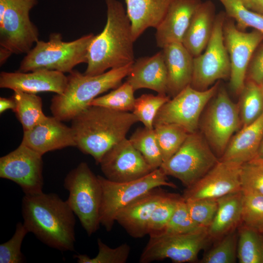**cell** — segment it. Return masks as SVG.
Instances as JSON below:
<instances>
[{"label":"cell","mask_w":263,"mask_h":263,"mask_svg":"<svg viewBox=\"0 0 263 263\" xmlns=\"http://www.w3.org/2000/svg\"><path fill=\"white\" fill-rule=\"evenodd\" d=\"M12 97L16 105L14 112L23 131L31 130L47 117L42 110V99L36 94L15 91Z\"/></svg>","instance_id":"83f0119b"},{"label":"cell","mask_w":263,"mask_h":263,"mask_svg":"<svg viewBox=\"0 0 263 263\" xmlns=\"http://www.w3.org/2000/svg\"><path fill=\"white\" fill-rule=\"evenodd\" d=\"M67 76L54 70H37L28 72H1L0 87L36 94L40 92H54L60 94L65 90Z\"/></svg>","instance_id":"d6986e66"},{"label":"cell","mask_w":263,"mask_h":263,"mask_svg":"<svg viewBox=\"0 0 263 263\" xmlns=\"http://www.w3.org/2000/svg\"><path fill=\"white\" fill-rule=\"evenodd\" d=\"M261 85V88H262V91H263V82L260 84Z\"/></svg>","instance_id":"f907efd6"},{"label":"cell","mask_w":263,"mask_h":263,"mask_svg":"<svg viewBox=\"0 0 263 263\" xmlns=\"http://www.w3.org/2000/svg\"><path fill=\"white\" fill-rule=\"evenodd\" d=\"M254 159L263 160V137L258 150L256 156Z\"/></svg>","instance_id":"c3c4849f"},{"label":"cell","mask_w":263,"mask_h":263,"mask_svg":"<svg viewBox=\"0 0 263 263\" xmlns=\"http://www.w3.org/2000/svg\"><path fill=\"white\" fill-rule=\"evenodd\" d=\"M42 155L20 144L0 158V177L18 184L25 195L43 192Z\"/></svg>","instance_id":"9a60e30c"},{"label":"cell","mask_w":263,"mask_h":263,"mask_svg":"<svg viewBox=\"0 0 263 263\" xmlns=\"http://www.w3.org/2000/svg\"><path fill=\"white\" fill-rule=\"evenodd\" d=\"M127 77L126 81L135 91L148 89L167 94V72L163 51L135 60Z\"/></svg>","instance_id":"7402d4cb"},{"label":"cell","mask_w":263,"mask_h":263,"mask_svg":"<svg viewBox=\"0 0 263 263\" xmlns=\"http://www.w3.org/2000/svg\"><path fill=\"white\" fill-rule=\"evenodd\" d=\"M199 127L210 147L220 158L241 125L238 105L230 98L226 90L219 88L211 99Z\"/></svg>","instance_id":"9c48e42d"},{"label":"cell","mask_w":263,"mask_h":263,"mask_svg":"<svg viewBox=\"0 0 263 263\" xmlns=\"http://www.w3.org/2000/svg\"><path fill=\"white\" fill-rule=\"evenodd\" d=\"M71 121L76 147L98 164L112 147L126 138L139 120L132 112L90 106Z\"/></svg>","instance_id":"3957f363"},{"label":"cell","mask_w":263,"mask_h":263,"mask_svg":"<svg viewBox=\"0 0 263 263\" xmlns=\"http://www.w3.org/2000/svg\"><path fill=\"white\" fill-rule=\"evenodd\" d=\"M240 95L238 106L243 127L251 123L263 113V93L260 84L247 80Z\"/></svg>","instance_id":"f1b7e54d"},{"label":"cell","mask_w":263,"mask_h":263,"mask_svg":"<svg viewBox=\"0 0 263 263\" xmlns=\"http://www.w3.org/2000/svg\"><path fill=\"white\" fill-rule=\"evenodd\" d=\"M160 188L139 197L117 213L115 221L132 237L141 238L148 235L151 215L167 194Z\"/></svg>","instance_id":"ffe728a7"},{"label":"cell","mask_w":263,"mask_h":263,"mask_svg":"<svg viewBox=\"0 0 263 263\" xmlns=\"http://www.w3.org/2000/svg\"><path fill=\"white\" fill-rule=\"evenodd\" d=\"M153 128L163 162L178 150L189 133L182 127L175 124H160Z\"/></svg>","instance_id":"1f68e13d"},{"label":"cell","mask_w":263,"mask_h":263,"mask_svg":"<svg viewBox=\"0 0 263 263\" xmlns=\"http://www.w3.org/2000/svg\"><path fill=\"white\" fill-rule=\"evenodd\" d=\"M170 99L167 94H142L135 98L132 113L144 127L153 129L154 120L159 110Z\"/></svg>","instance_id":"d590c367"},{"label":"cell","mask_w":263,"mask_h":263,"mask_svg":"<svg viewBox=\"0 0 263 263\" xmlns=\"http://www.w3.org/2000/svg\"><path fill=\"white\" fill-rule=\"evenodd\" d=\"M107 20L102 31L94 36L89 46L84 74L95 75L109 69L121 67L134 60L130 20L122 3L105 0Z\"/></svg>","instance_id":"7a4b0ae2"},{"label":"cell","mask_w":263,"mask_h":263,"mask_svg":"<svg viewBox=\"0 0 263 263\" xmlns=\"http://www.w3.org/2000/svg\"><path fill=\"white\" fill-rule=\"evenodd\" d=\"M244 5L249 8L250 0H238Z\"/></svg>","instance_id":"681fc988"},{"label":"cell","mask_w":263,"mask_h":263,"mask_svg":"<svg viewBox=\"0 0 263 263\" xmlns=\"http://www.w3.org/2000/svg\"><path fill=\"white\" fill-rule=\"evenodd\" d=\"M29 232L23 223L19 222L15 232L8 241L0 244V263H21L25 257L21 251L22 241Z\"/></svg>","instance_id":"b9f144b4"},{"label":"cell","mask_w":263,"mask_h":263,"mask_svg":"<svg viewBox=\"0 0 263 263\" xmlns=\"http://www.w3.org/2000/svg\"><path fill=\"white\" fill-rule=\"evenodd\" d=\"M242 191L241 222L263 234V195L249 190Z\"/></svg>","instance_id":"e575fe53"},{"label":"cell","mask_w":263,"mask_h":263,"mask_svg":"<svg viewBox=\"0 0 263 263\" xmlns=\"http://www.w3.org/2000/svg\"><path fill=\"white\" fill-rule=\"evenodd\" d=\"M12 54L8 50L0 47V64L3 65Z\"/></svg>","instance_id":"7dc6e473"},{"label":"cell","mask_w":263,"mask_h":263,"mask_svg":"<svg viewBox=\"0 0 263 263\" xmlns=\"http://www.w3.org/2000/svg\"><path fill=\"white\" fill-rule=\"evenodd\" d=\"M263 137V113L229 141L219 160L242 165L254 159Z\"/></svg>","instance_id":"cb8c5ba5"},{"label":"cell","mask_w":263,"mask_h":263,"mask_svg":"<svg viewBox=\"0 0 263 263\" xmlns=\"http://www.w3.org/2000/svg\"><path fill=\"white\" fill-rule=\"evenodd\" d=\"M135 40L149 28H156L173 0H124Z\"/></svg>","instance_id":"d4e9b609"},{"label":"cell","mask_w":263,"mask_h":263,"mask_svg":"<svg viewBox=\"0 0 263 263\" xmlns=\"http://www.w3.org/2000/svg\"><path fill=\"white\" fill-rule=\"evenodd\" d=\"M209 240L207 228L188 233L150 237L139 262L149 263L165 259L176 263L194 262Z\"/></svg>","instance_id":"7c38bea8"},{"label":"cell","mask_w":263,"mask_h":263,"mask_svg":"<svg viewBox=\"0 0 263 263\" xmlns=\"http://www.w3.org/2000/svg\"><path fill=\"white\" fill-rule=\"evenodd\" d=\"M263 235L243 225L238 233L237 258L240 263H263Z\"/></svg>","instance_id":"4dcf8cb0"},{"label":"cell","mask_w":263,"mask_h":263,"mask_svg":"<svg viewBox=\"0 0 263 263\" xmlns=\"http://www.w3.org/2000/svg\"><path fill=\"white\" fill-rule=\"evenodd\" d=\"M241 189L263 195V160L253 159L241 168Z\"/></svg>","instance_id":"7bdbcfd3"},{"label":"cell","mask_w":263,"mask_h":263,"mask_svg":"<svg viewBox=\"0 0 263 263\" xmlns=\"http://www.w3.org/2000/svg\"><path fill=\"white\" fill-rule=\"evenodd\" d=\"M99 164L105 177L115 182L136 180L153 170L126 138L112 147Z\"/></svg>","instance_id":"2e32d148"},{"label":"cell","mask_w":263,"mask_h":263,"mask_svg":"<svg viewBox=\"0 0 263 263\" xmlns=\"http://www.w3.org/2000/svg\"><path fill=\"white\" fill-rule=\"evenodd\" d=\"M225 17L223 11L216 16L212 34L206 49L194 57L190 85L196 90H206L220 80L230 76V62L223 34Z\"/></svg>","instance_id":"30bf717a"},{"label":"cell","mask_w":263,"mask_h":263,"mask_svg":"<svg viewBox=\"0 0 263 263\" xmlns=\"http://www.w3.org/2000/svg\"><path fill=\"white\" fill-rule=\"evenodd\" d=\"M238 234L235 230L221 239L214 247L207 251L201 261L202 263H233L237 257Z\"/></svg>","instance_id":"8d00e7d4"},{"label":"cell","mask_w":263,"mask_h":263,"mask_svg":"<svg viewBox=\"0 0 263 263\" xmlns=\"http://www.w3.org/2000/svg\"><path fill=\"white\" fill-rule=\"evenodd\" d=\"M98 252L91 258L85 254L74 256L79 263H125L129 258L131 248L127 243H124L115 248H111L102 240L97 239Z\"/></svg>","instance_id":"74e56055"},{"label":"cell","mask_w":263,"mask_h":263,"mask_svg":"<svg viewBox=\"0 0 263 263\" xmlns=\"http://www.w3.org/2000/svg\"><path fill=\"white\" fill-rule=\"evenodd\" d=\"M167 72V94L174 96L190 85L194 57L182 43H172L162 48Z\"/></svg>","instance_id":"603a6c76"},{"label":"cell","mask_w":263,"mask_h":263,"mask_svg":"<svg viewBox=\"0 0 263 263\" xmlns=\"http://www.w3.org/2000/svg\"><path fill=\"white\" fill-rule=\"evenodd\" d=\"M37 0H7V7L0 19V47L12 54H27L38 40L37 27L31 21L30 10Z\"/></svg>","instance_id":"4fadbf2b"},{"label":"cell","mask_w":263,"mask_h":263,"mask_svg":"<svg viewBox=\"0 0 263 263\" xmlns=\"http://www.w3.org/2000/svg\"><path fill=\"white\" fill-rule=\"evenodd\" d=\"M16 102L12 96L11 98L1 97L0 98V114L9 109L12 110L13 111H14L16 108Z\"/></svg>","instance_id":"f6af8a7d"},{"label":"cell","mask_w":263,"mask_h":263,"mask_svg":"<svg viewBox=\"0 0 263 263\" xmlns=\"http://www.w3.org/2000/svg\"><path fill=\"white\" fill-rule=\"evenodd\" d=\"M21 143L41 155L76 146L72 128L54 116H47L31 130L24 131Z\"/></svg>","instance_id":"ac0fdd59"},{"label":"cell","mask_w":263,"mask_h":263,"mask_svg":"<svg viewBox=\"0 0 263 263\" xmlns=\"http://www.w3.org/2000/svg\"><path fill=\"white\" fill-rule=\"evenodd\" d=\"M193 221L200 227L207 228L212 222L218 208L217 199L185 200Z\"/></svg>","instance_id":"60d3db41"},{"label":"cell","mask_w":263,"mask_h":263,"mask_svg":"<svg viewBox=\"0 0 263 263\" xmlns=\"http://www.w3.org/2000/svg\"><path fill=\"white\" fill-rule=\"evenodd\" d=\"M134 90L125 81L109 93L97 97L90 103V106L104 107L121 112H132L135 98Z\"/></svg>","instance_id":"836d02e7"},{"label":"cell","mask_w":263,"mask_h":263,"mask_svg":"<svg viewBox=\"0 0 263 263\" xmlns=\"http://www.w3.org/2000/svg\"></svg>","instance_id":"816d5d0a"},{"label":"cell","mask_w":263,"mask_h":263,"mask_svg":"<svg viewBox=\"0 0 263 263\" xmlns=\"http://www.w3.org/2000/svg\"><path fill=\"white\" fill-rule=\"evenodd\" d=\"M201 0H173L163 20L156 28L157 46L163 48L172 43H182Z\"/></svg>","instance_id":"44dd1931"},{"label":"cell","mask_w":263,"mask_h":263,"mask_svg":"<svg viewBox=\"0 0 263 263\" xmlns=\"http://www.w3.org/2000/svg\"></svg>","instance_id":"f5cc1de1"},{"label":"cell","mask_w":263,"mask_h":263,"mask_svg":"<svg viewBox=\"0 0 263 263\" xmlns=\"http://www.w3.org/2000/svg\"><path fill=\"white\" fill-rule=\"evenodd\" d=\"M97 176L102 188L100 223L107 231L112 230L117 213L139 197L156 188L177 187L168 180L160 168L140 178L125 182H113Z\"/></svg>","instance_id":"52a82bcc"},{"label":"cell","mask_w":263,"mask_h":263,"mask_svg":"<svg viewBox=\"0 0 263 263\" xmlns=\"http://www.w3.org/2000/svg\"><path fill=\"white\" fill-rule=\"evenodd\" d=\"M23 224L47 246L74 251L75 214L66 201L54 193L24 195L21 202Z\"/></svg>","instance_id":"6da1fadb"},{"label":"cell","mask_w":263,"mask_h":263,"mask_svg":"<svg viewBox=\"0 0 263 263\" xmlns=\"http://www.w3.org/2000/svg\"><path fill=\"white\" fill-rule=\"evenodd\" d=\"M180 196L167 193L154 210L148 224V235H157L167 225L173 215Z\"/></svg>","instance_id":"ab89813d"},{"label":"cell","mask_w":263,"mask_h":263,"mask_svg":"<svg viewBox=\"0 0 263 263\" xmlns=\"http://www.w3.org/2000/svg\"><path fill=\"white\" fill-rule=\"evenodd\" d=\"M220 81L208 89L199 91L189 85L159 110L153 122L154 126L171 124L180 126L188 133L197 131L201 113L206 105L217 93Z\"/></svg>","instance_id":"8fae6325"},{"label":"cell","mask_w":263,"mask_h":263,"mask_svg":"<svg viewBox=\"0 0 263 263\" xmlns=\"http://www.w3.org/2000/svg\"><path fill=\"white\" fill-rule=\"evenodd\" d=\"M249 9L263 15V0H250Z\"/></svg>","instance_id":"bcb514c9"},{"label":"cell","mask_w":263,"mask_h":263,"mask_svg":"<svg viewBox=\"0 0 263 263\" xmlns=\"http://www.w3.org/2000/svg\"><path fill=\"white\" fill-rule=\"evenodd\" d=\"M242 165L219 160L203 177L186 188L182 197L185 200L218 199L241 190Z\"/></svg>","instance_id":"e0dca14e"},{"label":"cell","mask_w":263,"mask_h":263,"mask_svg":"<svg viewBox=\"0 0 263 263\" xmlns=\"http://www.w3.org/2000/svg\"><path fill=\"white\" fill-rule=\"evenodd\" d=\"M216 16L215 5L211 0L202 2L195 11L182 41L193 57L206 49L212 34Z\"/></svg>","instance_id":"484cf974"},{"label":"cell","mask_w":263,"mask_h":263,"mask_svg":"<svg viewBox=\"0 0 263 263\" xmlns=\"http://www.w3.org/2000/svg\"><path fill=\"white\" fill-rule=\"evenodd\" d=\"M218 208L214 219L207 228L210 239H221L235 230L241 222L242 190L228 193L217 199Z\"/></svg>","instance_id":"4316f807"},{"label":"cell","mask_w":263,"mask_h":263,"mask_svg":"<svg viewBox=\"0 0 263 263\" xmlns=\"http://www.w3.org/2000/svg\"><path fill=\"white\" fill-rule=\"evenodd\" d=\"M227 17L232 19L238 29L250 27L263 34V15L249 9L238 0H219Z\"/></svg>","instance_id":"d6a6232c"},{"label":"cell","mask_w":263,"mask_h":263,"mask_svg":"<svg viewBox=\"0 0 263 263\" xmlns=\"http://www.w3.org/2000/svg\"><path fill=\"white\" fill-rule=\"evenodd\" d=\"M132 63L95 75L73 70L67 76V85L63 93L56 94L51 100L50 110L53 116L63 122L71 121L90 106L99 94L120 86L129 74Z\"/></svg>","instance_id":"277c9868"},{"label":"cell","mask_w":263,"mask_h":263,"mask_svg":"<svg viewBox=\"0 0 263 263\" xmlns=\"http://www.w3.org/2000/svg\"><path fill=\"white\" fill-rule=\"evenodd\" d=\"M208 142L198 131L189 133L178 150L160 168L167 176L188 188L203 177L218 162Z\"/></svg>","instance_id":"ba28073f"},{"label":"cell","mask_w":263,"mask_h":263,"mask_svg":"<svg viewBox=\"0 0 263 263\" xmlns=\"http://www.w3.org/2000/svg\"><path fill=\"white\" fill-rule=\"evenodd\" d=\"M223 34L230 62L229 86L233 93L240 94L252 56L263 40V34L256 30L249 32L240 30L234 20L226 15Z\"/></svg>","instance_id":"5bb4252c"},{"label":"cell","mask_w":263,"mask_h":263,"mask_svg":"<svg viewBox=\"0 0 263 263\" xmlns=\"http://www.w3.org/2000/svg\"><path fill=\"white\" fill-rule=\"evenodd\" d=\"M153 170L159 168L163 161L153 129H137L129 139Z\"/></svg>","instance_id":"f546056e"},{"label":"cell","mask_w":263,"mask_h":263,"mask_svg":"<svg viewBox=\"0 0 263 263\" xmlns=\"http://www.w3.org/2000/svg\"><path fill=\"white\" fill-rule=\"evenodd\" d=\"M201 228H203L199 226L191 218L186 202L181 196L170 220L165 227L155 236L188 233Z\"/></svg>","instance_id":"f35d334b"},{"label":"cell","mask_w":263,"mask_h":263,"mask_svg":"<svg viewBox=\"0 0 263 263\" xmlns=\"http://www.w3.org/2000/svg\"><path fill=\"white\" fill-rule=\"evenodd\" d=\"M94 36L91 33L66 42L61 34L52 33L47 41L36 43L21 61L18 71L45 69L70 73L77 65L87 63L88 49Z\"/></svg>","instance_id":"5b68a950"},{"label":"cell","mask_w":263,"mask_h":263,"mask_svg":"<svg viewBox=\"0 0 263 263\" xmlns=\"http://www.w3.org/2000/svg\"><path fill=\"white\" fill-rule=\"evenodd\" d=\"M246 77L259 84L263 82V40L258 46L251 59Z\"/></svg>","instance_id":"ee69618b"},{"label":"cell","mask_w":263,"mask_h":263,"mask_svg":"<svg viewBox=\"0 0 263 263\" xmlns=\"http://www.w3.org/2000/svg\"><path fill=\"white\" fill-rule=\"evenodd\" d=\"M64 188L69 192L66 200L89 236L99 228L102 188L96 176L86 162H81L66 176Z\"/></svg>","instance_id":"8992f818"}]
</instances>
